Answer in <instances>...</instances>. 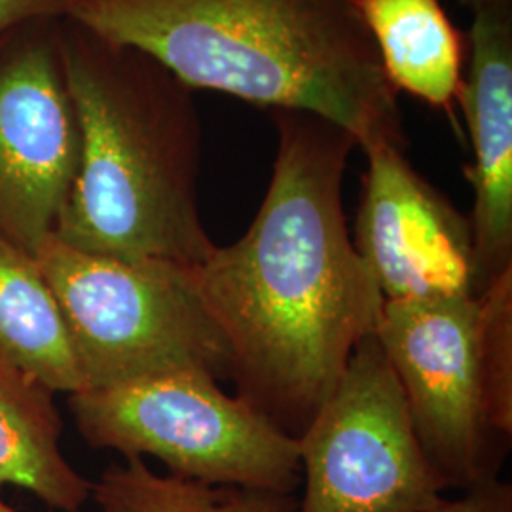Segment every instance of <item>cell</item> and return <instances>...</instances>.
<instances>
[{"mask_svg":"<svg viewBox=\"0 0 512 512\" xmlns=\"http://www.w3.org/2000/svg\"><path fill=\"white\" fill-rule=\"evenodd\" d=\"M274 171L247 232L196 266L230 348L238 397L298 439L376 329L384 296L355 251L342 186L357 141L300 110H270Z\"/></svg>","mask_w":512,"mask_h":512,"instance_id":"cell-1","label":"cell"},{"mask_svg":"<svg viewBox=\"0 0 512 512\" xmlns=\"http://www.w3.org/2000/svg\"><path fill=\"white\" fill-rule=\"evenodd\" d=\"M65 18L154 57L190 90L310 112L359 148L406 145L399 93L353 0H67Z\"/></svg>","mask_w":512,"mask_h":512,"instance_id":"cell-2","label":"cell"},{"mask_svg":"<svg viewBox=\"0 0 512 512\" xmlns=\"http://www.w3.org/2000/svg\"><path fill=\"white\" fill-rule=\"evenodd\" d=\"M59 46L80 126V165L54 238L118 260L200 266L217 245L200 211L194 90L154 57L65 16Z\"/></svg>","mask_w":512,"mask_h":512,"instance_id":"cell-3","label":"cell"},{"mask_svg":"<svg viewBox=\"0 0 512 512\" xmlns=\"http://www.w3.org/2000/svg\"><path fill=\"white\" fill-rule=\"evenodd\" d=\"M35 258L63 311L86 389L177 370L230 380V348L196 266L92 255L54 236Z\"/></svg>","mask_w":512,"mask_h":512,"instance_id":"cell-4","label":"cell"},{"mask_svg":"<svg viewBox=\"0 0 512 512\" xmlns=\"http://www.w3.org/2000/svg\"><path fill=\"white\" fill-rule=\"evenodd\" d=\"M69 410L92 448L152 456L177 478L285 495L302 484L298 440L203 372L84 389Z\"/></svg>","mask_w":512,"mask_h":512,"instance_id":"cell-5","label":"cell"},{"mask_svg":"<svg viewBox=\"0 0 512 512\" xmlns=\"http://www.w3.org/2000/svg\"><path fill=\"white\" fill-rule=\"evenodd\" d=\"M296 440L304 478L298 512H425L448 490L374 332Z\"/></svg>","mask_w":512,"mask_h":512,"instance_id":"cell-6","label":"cell"},{"mask_svg":"<svg viewBox=\"0 0 512 512\" xmlns=\"http://www.w3.org/2000/svg\"><path fill=\"white\" fill-rule=\"evenodd\" d=\"M374 336L421 448L448 488L499 478L507 456L488 429L480 382L478 298L384 300Z\"/></svg>","mask_w":512,"mask_h":512,"instance_id":"cell-7","label":"cell"},{"mask_svg":"<svg viewBox=\"0 0 512 512\" xmlns=\"http://www.w3.org/2000/svg\"><path fill=\"white\" fill-rule=\"evenodd\" d=\"M59 19L0 33V239L31 256L54 236L80 165Z\"/></svg>","mask_w":512,"mask_h":512,"instance_id":"cell-8","label":"cell"},{"mask_svg":"<svg viewBox=\"0 0 512 512\" xmlns=\"http://www.w3.org/2000/svg\"><path fill=\"white\" fill-rule=\"evenodd\" d=\"M361 202L351 239L384 300L478 298L475 241L456 209L404 156V147L365 148Z\"/></svg>","mask_w":512,"mask_h":512,"instance_id":"cell-9","label":"cell"},{"mask_svg":"<svg viewBox=\"0 0 512 512\" xmlns=\"http://www.w3.org/2000/svg\"><path fill=\"white\" fill-rule=\"evenodd\" d=\"M458 103L473 148L465 175L480 296L512 270V10L473 14Z\"/></svg>","mask_w":512,"mask_h":512,"instance_id":"cell-10","label":"cell"},{"mask_svg":"<svg viewBox=\"0 0 512 512\" xmlns=\"http://www.w3.org/2000/svg\"><path fill=\"white\" fill-rule=\"evenodd\" d=\"M395 92L454 114L467 40L440 0H353Z\"/></svg>","mask_w":512,"mask_h":512,"instance_id":"cell-11","label":"cell"},{"mask_svg":"<svg viewBox=\"0 0 512 512\" xmlns=\"http://www.w3.org/2000/svg\"><path fill=\"white\" fill-rule=\"evenodd\" d=\"M54 391L0 359V490L16 486L48 507L80 512L92 482L61 452Z\"/></svg>","mask_w":512,"mask_h":512,"instance_id":"cell-12","label":"cell"},{"mask_svg":"<svg viewBox=\"0 0 512 512\" xmlns=\"http://www.w3.org/2000/svg\"><path fill=\"white\" fill-rule=\"evenodd\" d=\"M0 359L54 393L86 389L71 334L37 258L0 239Z\"/></svg>","mask_w":512,"mask_h":512,"instance_id":"cell-13","label":"cell"},{"mask_svg":"<svg viewBox=\"0 0 512 512\" xmlns=\"http://www.w3.org/2000/svg\"><path fill=\"white\" fill-rule=\"evenodd\" d=\"M92 497L101 512H298L294 495L156 475L143 458L109 465Z\"/></svg>","mask_w":512,"mask_h":512,"instance_id":"cell-14","label":"cell"},{"mask_svg":"<svg viewBox=\"0 0 512 512\" xmlns=\"http://www.w3.org/2000/svg\"><path fill=\"white\" fill-rule=\"evenodd\" d=\"M480 382L486 423L509 450L512 439V270L478 296Z\"/></svg>","mask_w":512,"mask_h":512,"instance_id":"cell-15","label":"cell"},{"mask_svg":"<svg viewBox=\"0 0 512 512\" xmlns=\"http://www.w3.org/2000/svg\"><path fill=\"white\" fill-rule=\"evenodd\" d=\"M425 512H512V486L501 478L463 490L458 499H440Z\"/></svg>","mask_w":512,"mask_h":512,"instance_id":"cell-16","label":"cell"},{"mask_svg":"<svg viewBox=\"0 0 512 512\" xmlns=\"http://www.w3.org/2000/svg\"><path fill=\"white\" fill-rule=\"evenodd\" d=\"M67 0H0V33L29 19L65 16Z\"/></svg>","mask_w":512,"mask_h":512,"instance_id":"cell-17","label":"cell"},{"mask_svg":"<svg viewBox=\"0 0 512 512\" xmlns=\"http://www.w3.org/2000/svg\"><path fill=\"white\" fill-rule=\"evenodd\" d=\"M473 14L480 10H512V0H459Z\"/></svg>","mask_w":512,"mask_h":512,"instance_id":"cell-18","label":"cell"},{"mask_svg":"<svg viewBox=\"0 0 512 512\" xmlns=\"http://www.w3.org/2000/svg\"><path fill=\"white\" fill-rule=\"evenodd\" d=\"M0 512H16L4 499H0Z\"/></svg>","mask_w":512,"mask_h":512,"instance_id":"cell-19","label":"cell"}]
</instances>
